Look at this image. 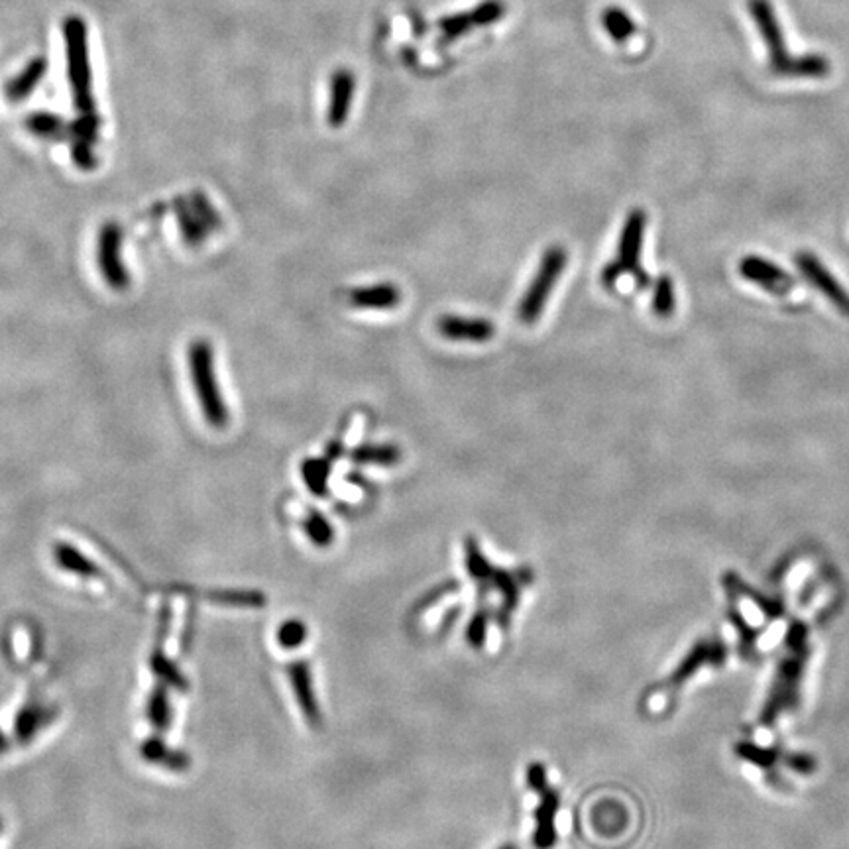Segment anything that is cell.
Returning <instances> with one entry per match:
<instances>
[{
	"label": "cell",
	"instance_id": "836d02e7",
	"mask_svg": "<svg viewBox=\"0 0 849 849\" xmlns=\"http://www.w3.org/2000/svg\"><path fill=\"white\" fill-rule=\"evenodd\" d=\"M342 454H344V447H342V443H340V441H333V443L327 447V453H325V456H327V460L333 464L335 460H339Z\"/></svg>",
	"mask_w": 849,
	"mask_h": 849
},
{
	"label": "cell",
	"instance_id": "8992f818",
	"mask_svg": "<svg viewBox=\"0 0 849 849\" xmlns=\"http://www.w3.org/2000/svg\"><path fill=\"white\" fill-rule=\"evenodd\" d=\"M647 230V213L639 207L631 209L625 217L620 244H618V260L616 264L622 268L623 274H631L639 287H649L651 278L641 270V248Z\"/></svg>",
	"mask_w": 849,
	"mask_h": 849
},
{
	"label": "cell",
	"instance_id": "d590c367",
	"mask_svg": "<svg viewBox=\"0 0 849 849\" xmlns=\"http://www.w3.org/2000/svg\"><path fill=\"white\" fill-rule=\"evenodd\" d=\"M500 849H517V848H515V846H511V844H508V846H502V848H500Z\"/></svg>",
	"mask_w": 849,
	"mask_h": 849
},
{
	"label": "cell",
	"instance_id": "4316f807",
	"mask_svg": "<svg viewBox=\"0 0 849 849\" xmlns=\"http://www.w3.org/2000/svg\"><path fill=\"white\" fill-rule=\"evenodd\" d=\"M677 309V295H675V283L671 276L663 274L657 278L653 285V311L659 319H671Z\"/></svg>",
	"mask_w": 849,
	"mask_h": 849
},
{
	"label": "cell",
	"instance_id": "1f68e13d",
	"mask_svg": "<svg viewBox=\"0 0 849 849\" xmlns=\"http://www.w3.org/2000/svg\"><path fill=\"white\" fill-rule=\"evenodd\" d=\"M28 128L34 134H38V136L54 138V136H57L61 132L63 126H61L59 118L54 116V114H36V116H30L28 118Z\"/></svg>",
	"mask_w": 849,
	"mask_h": 849
},
{
	"label": "cell",
	"instance_id": "9c48e42d",
	"mask_svg": "<svg viewBox=\"0 0 849 849\" xmlns=\"http://www.w3.org/2000/svg\"><path fill=\"white\" fill-rule=\"evenodd\" d=\"M122 230L116 223H107L99 232L97 262L101 276L113 291H124L130 287V274L120 256Z\"/></svg>",
	"mask_w": 849,
	"mask_h": 849
},
{
	"label": "cell",
	"instance_id": "484cf974",
	"mask_svg": "<svg viewBox=\"0 0 849 849\" xmlns=\"http://www.w3.org/2000/svg\"><path fill=\"white\" fill-rule=\"evenodd\" d=\"M150 669L152 673L162 680V684L175 688L179 692H185L189 688V682L185 679V675L181 673V669L171 661L170 657H166V653L162 649H156L150 657Z\"/></svg>",
	"mask_w": 849,
	"mask_h": 849
},
{
	"label": "cell",
	"instance_id": "603a6c76",
	"mask_svg": "<svg viewBox=\"0 0 849 849\" xmlns=\"http://www.w3.org/2000/svg\"><path fill=\"white\" fill-rule=\"evenodd\" d=\"M350 460L356 464H378L396 466L401 460V449L397 445H360L350 451Z\"/></svg>",
	"mask_w": 849,
	"mask_h": 849
},
{
	"label": "cell",
	"instance_id": "8fae6325",
	"mask_svg": "<svg viewBox=\"0 0 849 849\" xmlns=\"http://www.w3.org/2000/svg\"><path fill=\"white\" fill-rule=\"evenodd\" d=\"M804 645H806L804 637L798 631V639L793 643V653L789 657H785V663L779 671V679L775 684L773 696L769 698V704H767V710H765L767 720L777 718L793 702L798 679H800V671H802V663H804Z\"/></svg>",
	"mask_w": 849,
	"mask_h": 849
},
{
	"label": "cell",
	"instance_id": "8d00e7d4",
	"mask_svg": "<svg viewBox=\"0 0 849 849\" xmlns=\"http://www.w3.org/2000/svg\"><path fill=\"white\" fill-rule=\"evenodd\" d=\"M2 828H4V824H2V818H0V832H2Z\"/></svg>",
	"mask_w": 849,
	"mask_h": 849
},
{
	"label": "cell",
	"instance_id": "5b68a950",
	"mask_svg": "<svg viewBox=\"0 0 849 849\" xmlns=\"http://www.w3.org/2000/svg\"><path fill=\"white\" fill-rule=\"evenodd\" d=\"M508 12L506 0H482L474 8L451 14L439 22L441 42H456L480 28L500 22Z\"/></svg>",
	"mask_w": 849,
	"mask_h": 849
},
{
	"label": "cell",
	"instance_id": "f1b7e54d",
	"mask_svg": "<svg viewBox=\"0 0 849 849\" xmlns=\"http://www.w3.org/2000/svg\"><path fill=\"white\" fill-rule=\"evenodd\" d=\"M209 600L217 604H225V606H238V608L266 606V596L258 590H219V592H213Z\"/></svg>",
	"mask_w": 849,
	"mask_h": 849
},
{
	"label": "cell",
	"instance_id": "ac0fdd59",
	"mask_svg": "<svg viewBox=\"0 0 849 849\" xmlns=\"http://www.w3.org/2000/svg\"><path fill=\"white\" fill-rule=\"evenodd\" d=\"M348 301L356 309H372L386 311L394 309L401 303V289L396 283H376L368 287H356L350 291Z\"/></svg>",
	"mask_w": 849,
	"mask_h": 849
},
{
	"label": "cell",
	"instance_id": "2e32d148",
	"mask_svg": "<svg viewBox=\"0 0 849 849\" xmlns=\"http://www.w3.org/2000/svg\"><path fill=\"white\" fill-rule=\"evenodd\" d=\"M140 757L150 765L168 769L170 773H185L193 765L187 751L171 747L160 736H150L140 743Z\"/></svg>",
	"mask_w": 849,
	"mask_h": 849
},
{
	"label": "cell",
	"instance_id": "7a4b0ae2",
	"mask_svg": "<svg viewBox=\"0 0 849 849\" xmlns=\"http://www.w3.org/2000/svg\"><path fill=\"white\" fill-rule=\"evenodd\" d=\"M187 366L191 374V382L195 388V396L201 405V413L205 421L213 429H225L228 425V407L223 390L217 382L215 372V352L211 342L205 339H195L187 348Z\"/></svg>",
	"mask_w": 849,
	"mask_h": 849
},
{
	"label": "cell",
	"instance_id": "277c9868",
	"mask_svg": "<svg viewBox=\"0 0 849 849\" xmlns=\"http://www.w3.org/2000/svg\"><path fill=\"white\" fill-rule=\"evenodd\" d=\"M67 57H69V81L73 89V101L81 118L95 116V99L91 91V65L87 50V28L81 20L71 18L65 26Z\"/></svg>",
	"mask_w": 849,
	"mask_h": 849
},
{
	"label": "cell",
	"instance_id": "e0dca14e",
	"mask_svg": "<svg viewBox=\"0 0 849 849\" xmlns=\"http://www.w3.org/2000/svg\"><path fill=\"white\" fill-rule=\"evenodd\" d=\"M57 718V708L42 704V702H30L20 708V712L14 718V739L20 745H28L34 741L42 730H46Z\"/></svg>",
	"mask_w": 849,
	"mask_h": 849
},
{
	"label": "cell",
	"instance_id": "5bb4252c",
	"mask_svg": "<svg viewBox=\"0 0 849 849\" xmlns=\"http://www.w3.org/2000/svg\"><path fill=\"white\" fill-rule=\"evenodd\" d=\"M356 93V75L350 69H339L331 77L327 122L331 128H342L348 120Z\"/></svg>",
	"mask_w": 849,
	"mask_h": 849
},
{
	"label": "cell",
	"instance_id": "9a60e30c",
	"mask_svg": "<svg viewBox=\"0 0 849 849\" xmlns=\"http://www.w3.org/2000/svg\"><path fill=\"white\" fill-rule=\"evenodd\" d=\"M437 331L445 339L458 342H488L496 335V327L492 321L458 315H443L437 321Z\"/></svg>",
	"mask_w": 849,
	"mask_h": 849
},
{
	"label": "cell",
	"instance_id": "ba28073f",
	"mask_svg": "<svg viewBox=\"0 0 849 849\" xmlns=\"http://www.w3.org/2000/svg\"><path fill=\"white\" fill-rule=\"evenodd\" d=\"M747 8H749V14L755 20V24L761 32V38L767 46L769 71L773 75H779V71L793 56L787 50L785 34H783L779 20H777V12H775V8L769 0H747Z\"/></svg>",
	"mask_w": 849,
	"mask_h": 849
},
{
	"label": "cell",
	"instance_id": "83f0119b",
	"mask_svg": "<svg viewBox=\"0 0 849 849\" xmlns=\"http://www.w3.org/2000/svg\"><path fill=\"white\" fill-rule=\"evenodd\" d=\"M303 529L309 541L317 547H329L335 541V529L321 511H309L303 521Z\"/></svg>",
	"mask_w": 849,
	"mask_h": 849
},
{
	"label": "cell",
	"instance_id": "3957f363",
	"mask_svg": "<svg viewBox=\"0 0 849 849\" xmlns=\"http://www.w3.org/2000/svg\"><path fill=\"white\" fill-rule=\"evenodd\" d=\"M566 264H568V252L563 246L555 244V246H549L545 250V254L539 262L537 274L533 276L529 287L525 289L521 303L517 307L519 323L535 325L541 319V313H543L551 293L555 291L557 282L561 280Z\"/></svg>",
	"mask_w": 849,
	"mask_h": 849
},
{
	"label": "cell",
	"instance_id": "d4e9b609",
	"mask_svg": "<svg viewBox=\"0 0 849 849\" xmlns=\"http://www.w3.org/2000/svg\"><path fill=\"white\" fill-rule=\"evenodd\" d=\"M331 474V462L327 458H307L301 464V476L311 494L327 496V482Z\"/></svg>",
	"mask_w": 849,
	"mask_h": 849
},
{
	"label": "cell",
	"instance_id": "7c38bea8",
	"mask_svg": "<svg viewBox=\"0 0 849 849\" xmlns=\"http://www.w3.org/2000/svg\"><path fill=\"white\" fill-rule=\"evenodd\" d=\"M287 675L291 682V690L293 696L299 704V710L303 714V718L307 720V724L315 730L321 728L323 724V714H321V706L313 688V677H311V667L305 661H295L287 667Z\"/></svg>",
	"mask_w": 849,
	"mask_h": 849
},
{
	"label": "cell",
	"instance_id": "7402d4cb",
	"mask_svg": "<svg viewBox=\"0 0 849 849\" xmlns=\"http://www.w3.org/2000/svg\"><path fill=\"white\" fill-rule=\"evenodd\" d=\"M602 26L606 34L618 44L629 42L637 34V26L633 18L620 6H608L602 12Z\"/></svg>",
	"mask_w": 849,
	"mask_h": 849
},
{
	"label": "cell",
	"instance_id": "f546056e",
	"mask_svg": "<svg viewBox=\"0 0 849 849\" xmlns=\"http://www.w3.org/2000/svg\"><path fill=\"white\" fill-rule=\"evenodd\" d=\"M276 639L282 649H297L307 639V625L299 620H287L278 627Z\"/></svg>",
	"mask_w": 849,
	"mask_h": 849
},
{
	"label": "cell",
	"instance_id": "52a82bcc",
	"mask_svg": "<svg viewBox=\"0 0 849 849\" xmlns=\"http://www.w3.org/2000/svg\"><path fill=\"white\" fill-rule=\"evenodd\" d=\"M794 264L804 280L816 291H820L846 319H849V291L840 280L826 268V264L810 250H798Z\"/></svg>",
	"mask_w": 849,
	"mask_h": 849
},
{
	"label": "cell",
	"instance_id": "4dcf8cb0",
	"mask_svg": "<svg viewBox=\"0 0 849 849\" xmlns=\"http://www.w3.org/2000/svg\"><path fill=\"white\" fill-rule=\"evenodd\" d=\"M488 622H490V612L486 608L476 610V614L472 616V620L466 627V641L472 649H482L486 635H488Z\"/></svg>",
	"mask_w": 849,
	"mask_h": 849
},
{
	"label": "cell",
	"instance_id": "6da1fadb",
	"mask_svg": "<svg viewBox=\"0 0 849 849\" xmlns=\"http://www.w3.org/2000/svg\"><path fill=\"white\" fill-rule=\"evenodd\" d=\"M464 563L466 570L470 574V578L476 580L480 594L486 592H500L502 596V608L498 612V622L506 629L510 625L511 614L519 604V596H521V588L531 584L533 580V572L529 568H519V570H504V568H496L492 565L478 541L474 537H468L464 541Z\"/></svg>",
	"mask_w": 849,
	"mask_h": 849
},
{
	"label": "cell",
	"instance_id": "ffe728a7",
	"mask_svg": "<svg viewBox=\"0 0 849 849\" xmlns=\"http://www.w3.org/2000/svg\"><path fill=\"white\" fill-rule=\"evenodd\" d=\"M830 71H832V63L828 57L820 56V54H804V56L791 57L777 77L822 79L830 75Z\"/></svg>",
	"mask_w": 849,
	"mask_h": 849
},
{
	"label": "cell",
	"instance_id": "d6986e66",
	"mask_svg": "<svg viewBox=\"0 0 849 849\" xmlns=\"http://www.w3.org/2000/svg\"><path fill=\"white\" fill-rule=\"evenodd\" d=\"M54 561L61 570L71 572V574L81 576V578H99L103 574L101 568L95 565L89 557H85L81 551H77L73 545H69L65 541H59L54 545Z\"/></svg>",
	"mask_w": 849,
	"mask_h": 849
},
{
	"label": "cell",
	"instance_id": "30bf717a",
	"mask_svg": "<svg viewBox=\"0 0 849 849\" xmlns=\"http://www.w3.org/2000/svg\"><path fill=\"white\" fill-rule=\"evenodd\" d=\"M739 276L745 282L753 283L773 295H787L794 289V278L785 272L779 264L763 258V256H755L749 254L745 258H741L739 266H737Z\"/></svg>",
	"mask_w": 849,
	"mask_h": 849
},
{
	"label": "cell",
	"instance_id": "4fadbf2b",
	"mask_svg": "<svg viewBox=\"0 0 849 849\" xmlns=\"http://www.w3.org/2000/svg\"><path fill=\"white\" fill-rule=\"evenodd\" d=\"M541 796L539 806L535 808V832H533V846L535 849H551L557 844V812L561 806V796L551 789L549 785L537 791Z\"/></svg>",
	"mask_w": 849,
	"mask_h": 849
},
{
	"label": "cell",
	"instance_id": "d6a6232c",
	"mask_svg": "<svg viewBox=\"0 0 849 849\" xmlns=\"http://www.w3.org/2000/svg\"><path fill=\"white\" fill-rule=\"evenodd\" d=\"M527 787L537 793L547 787V769L543 763H531L527 767Z\"/></svg>",
	"mask_w": 849,
	"mask_h": 849
},
{
	"label": "cell",
	"instance_id": "44dd1931",
	"mask_svg": "<svg viewBox=\"0 0 849 849\" xmlns=\"http://www.w3.org/2000/svg\"><path fill=\"white\" fill-rule=\"evenodd\" d=\"M146 718L158 734H164L170 730L171 722H173V708H171L170 692L166 684H158L150 692L146 702Z\"/></svg>",
	"mask_w": 849,
	"mask_h": 849
},
{
	"label": "cell",
	"instance_id": "e575fe53",
	"mask_svg": "<svg viewBox=\"0 0 849 849\" xmlns=\"http://www.w3.org/2000/svg\"><path fill=\"white\" fill-rule=\"evenodd\" d=\"M12 747V739L0 730V755H4Z\"/></svg>",
	"mask_w": 849,
	"mask_h": 849
},
{
	"label": "cell",
	"instance_id": "cb8c5ba5",
	"mask_svg": "<svg viewBox=\"0 0 849 849\" xmlns=\"http://www.w3.org/2000/svg\"><path fill=\"white\" fill-rule=\"evenodd\" d=\"M44 69H46L44 61H32L18 77H14L10 81V85L6 87V97L12 103H18V101H24L26 97H30V93L40 83V79L44 75Z\"/></svg>",
	"mask_w": 849,
	"mask_h": 849
}]
</instances>
